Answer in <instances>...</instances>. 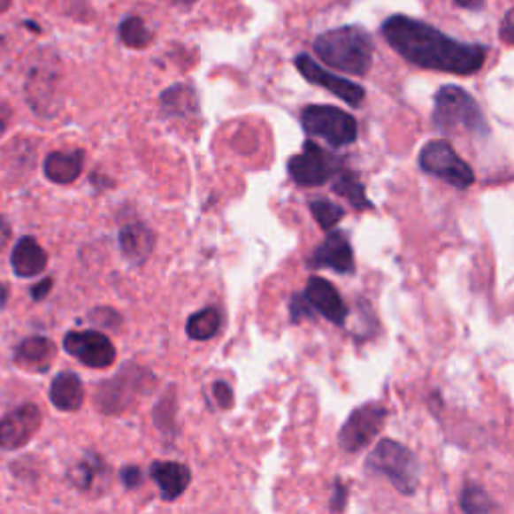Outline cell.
<instances>
[{
    "mask_svg": "<svg viewBox=\"0 0 514 514\" xmlns=\"http://www.w3.org/2000/svg\"><path fill=\"white\" fill-rule=\"evenodd\" d=\"M6 302H9V289L4 284H0V308H4Z\"/></svg>",
    "mask_w": 514,
    "mask_h": 514,
    "instance_id": "cell-39",
    "label": "cell"
},
{
    "mask_svg": "<svg viewBox=\"0 0 514 514\" xmlns=\"http://www.w3.org/2000/svg\"><path fill=\"white\" fill-rule=\"evenodd\" d=\"M83 159L85 155L83 151H55L47 155L44 159V175L49 177V181L58 183V185H66L73 183L74 179L81 175L83 171Z\"/></svg>",
    "mask_w": 514,
    "mask_h": 514,
    "instance_id": "cell-20",
    "label": "cell"
},
{
    "mask_svg": "<svg viewBox=\"0 0 514 514\" xmlns=\"http://www.w3.org/2000/svg\"><path fill=\"white\" fill-rule=\"evenodd\" d=\"M289 314H292V322L297 324L305 318H314L316 310H314V305L310 303L308 297H305V294H294L292 303H289Z\"/></svg>",
    "mask_w": 514,
    "mask_h": 514,
    "instance_id": "cell-29",
    "label": "cell"
},
{
    "mask_svg": "<svg viewBox=\"0 0 514 514\" xmlns=\"http://www.w3.org/2000/svg\"><path fill=\"white\" fill-rule=\"evenodd\" d=\"M9 237H11V226H9V221L0 215V249L4 248L6 242H9Z\"/></svg>",
    "mask_w": 514,
    "mask_h": 514,
    "instance_id": "cell-38",
    "label": "cell"
},
{
    "mask_svg": "<svg viewBox=\"0 0 514 514\" xmlns=\"http://www.w3.org/2000/svg\"><path fill=\"white\" fill-rule=\"evenodd\" d=\"M310 211L314 215V219L318 221V226L330 231L338 226V223L344 219L346 211L341 210L340 205L334 203L330 199H316L310 203Z\"/></svg>",
    "mask_w": 514,
    "mask_h": 514,
    "instance_id": "cell-28",
    "label": "cell"
},
{
    "mask_svg": "<svg viewBox=\"0 0 514 514\" xmlns=\"http://www.w3.org/2000/svg\"><path fill=\"white\" fill-rule=\"evenodd\" d=\"M346 496H348L346 484L341 482V480H336V484H334V493H332L330 510H334V512L344 510V506H346Z\"/></svg>",
    "mask_w": 514,
    "mask_h": 514,
    "instance_id": "cell-32",
    "label": "cell"
},
{
    "mask_svg": "<svg viewBox=\"0 0 514 514\" xmlns=\"http://www.w3.org/2000/svg\"><path fill=\"white\" fill-rule=\"evenodd\" d=\"M11 117H12V109L6 105V103H0V137H3L6 129H9Z\"/></svg>",
    "mask_w": 514,
    "mask_h": 514,
    "instance_id": "cell-35",
    "label": "cell"
},
{
    "mask_svg": "<svg viewBox=\"0 0 514 514\" xmlns=\"http://www.w3.org/2000/svg\"><path fill=\"white\" fill-rule=\"evenodd\" d=\"M155 378L147 374L143 368L127 364L123 372H119L115 378H111L99 386L95 396L96 408L103 414H121L133 406V402H135L139 394L147 392L149 384Z\"/></svg>",
    "mask_w": 514,
    "mask_h": 514,
    "instance_id": "cell-7",
    "label": "cell"
},
{
    "mask_svg": "<svg viewBox=\"0 0 514 514\" xmlns=\"http://www.w3.org/2000/svg\"><path fill=\"white\" fill-rule=\"evenodd\" d=\"M295 66L305 81L326 88V91H330L332 95H336L338 99L348 103L349 107H360L364 99H366V91H364L362 85H357L354 83V81H348L344 77H340V74H334L327 69H324V66L316 63L310 55H305V53L297 55Z\"/></svg>",
    "mask_w": 514,
    "mask_h": 514,
    "instance_id": "cell-10",
    "label": "cell"
},
{
    "mask_svg": "<svg viewBox=\"0 0 514 514\" xmlns=\"http://www.w3.org/2000/svg\"><path fill=\"white\" fill-rule=\"evenodd\" d=\"M149 472H151V479L157 482L163 501H175L188 490L191 482L189 466L181 464V462L157 460L153 462Z\"/></svg>",
    "mask_w": 514,
    "mask_h": 514,
    "instance_id": "cell-16",
    "label": "cell"
},
{
    "mask_svg": "<svg viewBox=\"0 0 514 514\" xmlns=\"http://www.w3.org/2000/svg\"><path fill=\"white\" fill-rule=\"evenodd\" d=\"M432 123L441 133H454L462 129L476 137L490 133L488 121L479 103L471 93H466L464 88L456 85H444L436 93Z\"/></svg>",
    "mask_w": 514,
    "mask_h": 514,
    "instance_id": "cell-3",
    "label": "cell"
},
{
    "mask_svg": "<svg viewBox=\"0 0 514 514\" xmlns=\"http://www.w3.org/2000/svg\"><path fill=\"white\" fill-rule=\"evenodd\" d=\"M386 416H388V410L382 404H376V402H368V404L356 408L340 430L338 441L341 450L356 454L366 449L382 430Z\"/></svg>",
    "mask_w": 514,
    "mask_h": 514,
    "instance_id": "cell-9",
    "label": "cell"
},
{
    "mask_svg": "<svg viewBox=\"0 0 514 514\" xmlns=\"http://www.w3.org/2000/svg\"><path fill=\"white\" fill-rule=\"evenodd\" d=\"M12 6V0H0V12H6Z\"/></svg>",
    "mask_w": 514,
    "mask_h": 514,
    "instance_id": "cell-40",
    "label": "cell"
},
{
    "mask_svg": "<svg viewBox=\"0 0 514 514\" xmlns=\"http://www.w3.org/2000/svg\"><path fill=\"white\" fill-rule=\"evenodd\" d=\"M71 480L83 493H93L95 487L107 480V464L96 454L88 452L85 460L79 462L71 471Z\"/></svg>",
    "mask_w": 514,
    "mask_h": 514,
    "instance_id": "cell-23",
    "label": "cell"
},
{
    "mask_svg": "<svg viewBox=\"0 0 514 514\" xmlns=\"http://www.w3.org/2000/svg\"><path fill=\"white\" fill-rule=\"evenodd\" d=\"M305 297L314 305L318 314H322L327 322L344 326L348 318V305L341 300V295L330 281L319 278V275H311L305 286Z\"/></svg>",
    "mask_w": 514,
    "mask_h": 514,
    "instance_id": "cell-15",
    "label": "cell"
},
{
    "mask_svg": "<svg viewBox=\"0 0 514 514\" xmlns=\"http://www.w3.org/2000/svg\"><path fill=\"white\" fill-rule=\"evenodd\" d=\"M91 319L96 326H105V327H119V322H121V318L115 310L111 308H96L91 311Z\"/></svg>",
    "mask_w": 514,
    "mask_h": 514,
    "instance_id": "cell-30",
    "label": "cell"
},
{
    "mask_svg": "<svg viewBox=\"0 0 514 514\" xmlns=\"http://www.w3.org/2000/svg\"><path fill=\"white\" fill-rule=\"evenodd\" d=\"M452 3L468 11H482L487 6V0H452Z\"/></svg>",
    "mask_w": 514,
    "mask_h": 514,
    "instance_id": "cell-37",
    "label": "cell"
},
{
    "mask_svg": "<svg viewBox=\"0 0 514 514\" xmlns=\"http://www.w3.org/2000/svg\"><path fill=\"white\" fill-rule=\"evenodd\" d=\"M83 400L85 390L77 374H73V372H61L53 380V386H50V402H53L57 410L74 412V410L83 406Z\"/></svg>",
    "mask_w": 514,
    "mask_h": 514,
    "instance_id": "cell-21",
    "label": "cell"
},
{
    "mask_svg": "<svg viewBox=\"0 0 514 514\" xmlns=\"http://www.w3.org/2000/svg\"><path fill=\"white\" fill-rule=\"evenodd\" d=\"M314 53L332 69L364 77L374 61V42L362 27L348 25L316 36Z\"/></svg>",
    "mask_w": 514,
    "mask_h": 514,
    "instance_id": "cell-2",
    "label": "cell"
},
{
    "mask_svg": "<svg viewBox=\"0 0 514 514\" xmlns=\"http://www.w3.org/2000/svg\"><path fill=\"white\" fill-rule=\"evenodd\" d=\"M418 165L424 173L442 179L460 191H466L474 183V171L460 157L449 141H430L422 147Z\"/></svg>",
    "mask_w": 514,
    "mask_h": 514,
    "instance_id": "cell-6",
    "label": "cell"
},
{
    "mask_svg": "<svg viewBox=\"0 0 514 514\" xmlns=\"http://www.w3.org/2000/svg\"><path fill=\"white\" fill-rule=\"evenodd\" d=\"M41 410L35 404L14 408L0 420V449L19 450L27 446L41 428Z\"/></svg>",
    "mask_w": 514,
    "mask_h": 514,
    "instance_id": "cell-13",
    "label": "cell"
},
{
    "mask_svg": "<svg viewBox=\"0 0 514 514\" xmlns=\"http://www.w3.org/2000/svg\"><path fill=\"white\" fill-rule=\"evenodd\" d=\"M141 480H143V476H141V471L137 466H125L121 471V482L127 488L141 487Z\"/></svg>",
    "mask_w": 514,
    "mask_h": 514,
    "instance_id": "cell-34",
    "label": "cell"
},
{
    "mask_svg": "<svg viewBox=\"0 0 514 514\" xmlns=\"http://www.w3.org/2000/svg\"><path fill=\"white\" fill-rule=\"evenodd\" d=\"M380 31L404 61L420 69L466 77L479 73L487 63V47L452 39L428 22L406 14L386 19Z\"/></svg>",
    "mask_w": 514,
    "mask_h": 514,
    "instance_id": "cell-1",
    "label": "cell"
},
{
    "mask_svg": "<svg viewBox=\"0 0 514 514\" xmlns=\"http://www.w3.org/2000/svg\"><path fill=\"white\" fill-rule=\"evenodd\" d=\"M63 346L66 352L88 368H109L117 357L113 341L105 334L93 330L69 332L63 340Z\"/></svg>",
    "mask_w": 514,
    "mask_h": 514,
    "instance_id": "cell-12",
    "label": "cell"
},
{
    "mask_svg": "<svg viewBox=\"0 0 514 514\" xmlns=\"http://www.w3.org/2000/svg\"><path fill=\"white\" fill-rule=\"evenodd\" d=\"M302 127L311 137L324 139L332 147L356 143L357 121L354 115L332 105H308L302 111Z\"/></svg>",
    "mask_w": 514,
    "mask_h": 514,
    "instance_id": "cell-5",
    "label": "cell"
},
{
    "mask_svg": "<svg viewBox=\"0 0 514 514\" xmlns=\"http://www.w3.org/2000/svg\"><path fill=\"white\" fill-rule=\"evenodd\" d=\"M221 330V314L218 308H205L188 319V336L191 340H211Z\"/></svg>",
    "mask_w": 514,
    "mask_h": 514,
    "instance_id": "cell-25",
    "label": "cell"
},
{
    "mask_svg": "<svg viewBox=\"0 0 514 514\" xmlns=\"http://www.w3.org/2000/svg\"><path fill=\"white\" fill-rule=\"evenodd\" d=\"M213 394H215V400H218L219 408L227 410V408L234 406V392H231V388L226 382H215Z\"/></svg>",
    "mask_w": 514,
    "mask_h": 514,
    "instance_id": "cell-31",
    "label": "cell"
},
{
    "mask_svg": "<svg viewBox=\"0 0 514 514\" xmlns=\"http://www.w3.org/2000/svg\"><path fill=\"white\" fill-rule=\"evenodd\" d=\"M119 248L133 264H143L155 249V234L143 223H129L119 231Z\"/></svg>",
    "mask_w": 514,
    "mask_h": 514,
    "instance_id": "cell-17",
    "label": "cell"
},
{
    "mask_svg": "<svg viewBox=\"0 0 514 514\" xmlns=\"http://www.w3.org/2000/svg\"><path fill=\"white\" fill-rule=\"evenodd\" d=\"M498 35L506 44H512L514 47V6L504 14V19L501 22V28H498Z\"/></svg>",
    "mask_w": 514,
    "mask_h": 514,
    "instance_id": "cell-33",
    "label": "cell"
},
{
    "mask_svg": "<svg viewBox=\"0 0 514 514\" xmlns=\"http://www.w3.org/2000/svg\"><path fill=\"white\" fill-rule=\"evenodd\" d=\"M334 193H338L340 197H344L349 205L354 207L357 211L364 210H372L374 203L366 197V189H364V183L357 179L356 173L352 171L341 169L340 173L334 177V185H332Z\"/></svg>",
    "mask_w": 514,
    "mask_h": 514,
    "instance_id": "cell-24",
    "label": "cell"
},
{
    "mask_svg": "<svg viewBox=\"0 0 514 514\" xmlns=\"http://www.w3.org/2000/svg\"><path fill=\"white\" fill-rule=\"evenodd\" d=\"M27 96L31 107L39 115L50 117L57 111V93H58V61L55 57L41 58L27 81Z\"/></svg>",
    "mask_w": 514,
    "mask_h": 514,
    "instance_id": "cell-11",
    "label": "cell"
},
{
    "mask_svg": "<svg viewBox=\"0 0 514 514\" xmlns=\"http://www.w3.org/2000/svg\"><path fill=\"white\" fill-rule=\"evenodd\" d=\"M47 264H49L47 251L36 243L35 237H22V240L14 245L11 265L12 272L17 273L19 278H35V275L44 272Z\"/></svg>",
    "mask_w": 514,
    "mask_h": 514,
    "instance_id": "cell-19",
    "label": "cell"
},
{
    "mask_svg": "<svg viewBox=\"0 0 514 514\" xmlns=\"http://www.w3.org/2000/svg\"><path fill=\"white\" fill-rule=\"evenodd\" d=\"M460 510L466 514H484V512H496L498 506L490 501V496L484 493L479 484H464L458 498Z\"/></svg>",
    "mask_w": 514,
    "mask_h": 514,
    "instance_id": "cell-27",
    "label": "cell"
},
{
    "mask_svg": "<svg viewBox=\"0 0 514 514\" xmlns=\"http://www.w3.org/2000/svg\"><path fill=\"white\" fill-rule=\"evenodd\" d=\"M366 468L372 474L386 476L392 482V487L404 496H412L418 488V458L404 444L390 441V438H384L374 446V450L370 452L366 460Z\"/></svg>",
    "mask_w": 514,
    "mask_h": 514,
    "instance_id": "cell-4",
    "label": "cell"
},
{
    "mask_svg": "<svg viewBox=\"0 0 514 514\" xmlns=\"http://www.w3.org/2000/svg\"><path fill=\"white\" fill-rule=\"evenodd\" d=\"M161 107L171 117L199 113V99L191 85H173L161 93Z\"/></svg>",
    "mask_w": 514,
    "mask_h": 514,
    "instance_id": "cell-22",
    "label": "cell"
},
{
    "mask_svg": "<svg viewBox=\"0 0 514 514\" xmlns=\"http://www.w3.org/2000/svg\"><path fill=\"white\" fill-rule=\"evenodd\" d=\"M308 265L311 270H324V267H327V270L344 275L354 273V251L344 231H332V234H327L326 240L311 253Z\"/></svg>",
    "mask_w": 514,
    "mask_h": 514,
    "instance_id": "cell-14",
    "label": "cell"
},
{
    "mask_svg": "<svg viewBox=\"0 0 514 514\" xmlns=\"http://www.w3.org/2000/svg\"><path fill=\"white\" fill-rule=\"evenodd\" d=\"M119 39L131 49H145L153 42V33L149 31L143 19L127 17L119 25Z\"/></svg>",
    "mask_w": 514,
    "mask_h": 514,
    "instance_id": "cell-26",
    "label": "cell"
},
{
    "mask_svg": "<svg viewBox=\"0 0 514 514\" xmlns=\"http://www.w3.org/2000/svg\"><path fill=\"white\" fill-rule=\"evenodd\" d=\"M341 169H344L341 157L326 151L314 141H305L302 153L294 155L288 163L289 175L302 188H319L336 177Z\"/></svg>",
    "mask_w": 514,
    "mask_h": 514,
    "instance_id": "cell-8",
    "label": "cell"
},
{
    "mask_svg": "<svg viewBox=\"0 0 514 514\" xmlns=\"http://www.w3.org/2000/svg\"><path fill=\"white\" fill-rule=\"evenodd\" d=\"M169 3H173V4H181V6H191L193 3H197V0H169Z\"/></svg>",
    "mask_w": 514,
    "mask_h": 514,
    "instance_id": "cell-41",
    "label": "cell"
},
{
    "mask_svg": "<svg viewBox=\"0 0 514 514\" xmlns=\"http://www.w3.org/2000/svg\"><path fill=\"white\" fill-rule=\"evenodd\" d=\"M57 356V348L50 340L35 336L20 341L19 348L14 349V360L19 366L31 372H47L50 370Z\"/></svg>",
    "mask_w": 514,
    "mask_h": 514,
    "instance_id": "cell-18",
    "label": "cell"
},
{
    "mask_svg": "<svg viewBox=\"0 0 514 514\" xmlns=\"http://www.w3.org/2000/svg\"><path fill=\"white\" fill-rule=\"evenodd\" d=\"M50 288H53V280L47 278V280H42V284H36L33 288V300H42V297H47L49 292H50Z\"/></svg>",
    "mask_w": 514,
    "mask_h": 514,
    "instance_id": "cell-36",
    "label": "cell"
}]
</instances>
